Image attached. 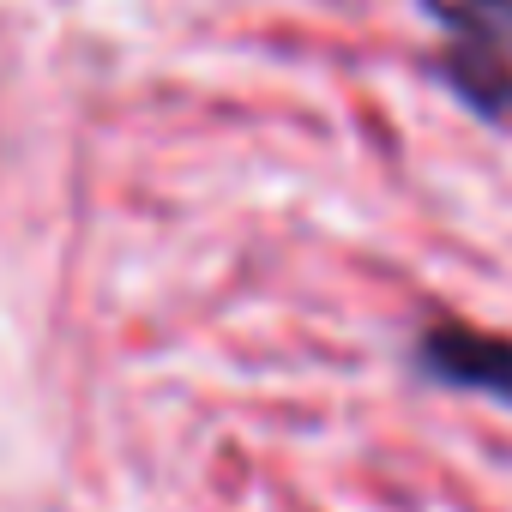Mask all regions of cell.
Segmentation results:
<instances>
[{
  "mask_svg": "<svg viewBox=\"0 0 512 512\" xmlns=\"http://www.w3.org/2000/svg\"><path fill=\"white\" fill-rule=\"evenodd\" d=\"M428 13L458 37H476L512 55V0H428Z\"/></svg>",
  "mask_w": 512,
  "mask_h": 512,
  "instance_id": "obj_3",
  "label": "cell"
},
{
  "mask_svg": "<svg viewBox=\"0 0 512 512\" xmlns=\"http://www.w3.org/2000/svg\"><path fill=\"white\" fill-rule=\"evenodd\" d=\"M422 368L440 374L446 386L512 404V338H494L476 326H434L422 338Z\"/></svg>",
  "mask_w": 512,
  "mask_h": 512,
  "instance_id": "obj_1",
  "label": "cell"
},
{
  "mask_svg": "<svg viewBox=\"0 0 512 512\" xmlns=\"http://www.w3.org/2000/svg\"><path fill=\"white\" fill-rule=\"evenodd\" d=\"M446 79L464 91L470 109H482L488 121H512V55L494 49V43H476L464 37L446 61Z\"/></svg>",
  "mask_w": 512,
  "mask_h": 512,
  "instance_id": "obj_2",
  "label": "cell"
}]
</instances>
